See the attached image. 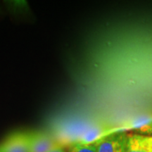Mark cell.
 Instances as JSON below:
<instances>
[{
	"mask_svg": "<svg viewBox=\"0 0 152 152\" xmlns=\"http://www.w3.org/2000/svg\"><path fill=\"white\" fill-rule=\"evenodd\" d=\"M128 133L115 131L96 142V152H125Z\"/></svg>",
	"mask_w": 152,
	"mask_h": 152,
	"instance_id": "cell-1",
	"label": "cell"
},
{
	"mask_svg": "<svg viewBox=\"0 0 152 152\" xmlns=\"http://www.w3.org/2000/svg\"><path fill=\"white\" fill-rule=\"evenodd\" d=\"M1 152H30V134L15 132L0 145Z\"/></svg>",
	"mask_w": 152,
	"mask_h": 152,
	"instance_id": "cell-2",
	"label": "cell"
},
{
	"mask_svg": "<svg viewBox=\"0 0 152 152\" xmlns=\"http://www.w3.org/2000/svg\"><path fill=\"white\" fill-rule=\"evenodd\" d=\"M30 134V152H49L58 143L49 133L35 132Z\"/></svg>",
	"mask_w": 152,
	"mask_h": 152,
	"instance_id": "cell-3",
	"label": "cell"
},
{
	"mask_svg": "<svg viewBox=\"0 0 152 152\" xmlns=\"http://www.w3.org/2000/svg\"><path fill=\"white\" fill-rule=\"evenodd\" d=\"M125 152H152V135L128 133Z\"/></svg>",
	"mask_w": 152,
	"mask_h": 152,
	"instance_id": "cell-4",
	"label": "cell"
},
{
	"mask_svg": "<svg viewBox=\"0 0 152 152\" xmlns=\"http://www.w3.org/2000/svg\"><path fill=\"white\" fill-rule=\"evenodd\" d=\"M69 148L72 152H96V142L89 144H74Z\"/></svg>",
	"mask_w": 152,
	"mask_h": 152,
	"instance_id": "cell-5",
	"label": "cell"
},
{
	"mask_svg": "<svg viewBox=\"0 0 152 152\" xmlns=\"http://www.w3.org/2000/svg\"><path fill=\"white\" fill-rule=\"evenodd\" d=\"M68 150H69V147H68L63 145V144H58L56 147H54L49 152H68Z\"/></svg>",
	"mask_w": 152,
	"mask_h": 152,
	"instance_id": "cell-6",
	"label": "cell"
},
{
	"mask_svg": "<svg viewBox=\"0 0 152 152\" xmlns=\"http://www.w3.org/2000/svg\"><path fill=\"white\" fill-rule=\"evenodd\" d=\"M68 152H72V151L71 149H70V148H69V150H68Z\"/></svg>",
	"mask_w": 152,
	"mask_h": 152,
	"instance_id": "cell-7",
	"label": "cell"
},
{
	"mask_svg": "<svg viewBox=\"0 0 152 152\" xmlns=\"http://www.w3.org/2000/svg\"><path fill=\"white\" fill-rule=\"evenodd\" d=\"M0 152H1V151H0Z\"/></svg>",
	"mask_w": 152,
	"mask_h": 152,
	"instance_id": "cell-8",
	"label": "cell"
}]
</instances>
